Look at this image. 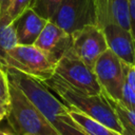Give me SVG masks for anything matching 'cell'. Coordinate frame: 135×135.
Listing matches in <instances>:
<instances>
[{
	"mask_svg": "<svg viewBox=\"0 0 135 135\" xmlns=\"http://www.w3.org/2000/svg\"><path fill=\"white\" fill-rule=\"evenodd\" d=\"M0 135H15L13 132H7V131H0Z\"/></svg>",
	"mask_w": 135,
	"mask_h": 135,
	"instance_id": "24",
	"label": "cell"
},
{
	"mask_svg": "<svg viewBox=\"0 0 135 135\" xmlns=\"http://www.w3.org/2000/svg\"><path fill=\"white\" fill-rule=\"evenodd\" d=\"M34 0H12L4 17L0 20L1 23L11 24L15 19H17L25 9L32 6Z\"/></svg>",
	"mask_w": 135,
	"mask_h": 135,
	"instance_id": "17",
	"label": "cell"
},
{
	"mask_svg": "<svg viewBox=\"0 0 135 135\" xmlns=\"http://www.w3.org/2000/svg\"><path fill=\"white\" fill-rule=\"evenodd\" d=\"M5 71L9 82L23 92L43 114L58 135H86L70 115L69 107L57 99L42 81L13 68H5Z\"/></svg>",
	"mask_w": 135,
	"mask_h": 135,
	"instance_id": "1",
	"label": "cell"
},
{
	"mask_svg": "<svg viewBox=\"0 0 135 135\" xmlns=\"http://www.w3.org/2000/svg\"><path fill=\"white\" fill-rule=\"evenodd\" d=\"M71 51L92 71L98 57L108 50L102 30L95 25H85L71 34Z\"/></svg>",
	"mask_w": 135,
	"mask_h": 135,
	"instance_id": "8",
	"label": "cell"
},
{
	"mask_svg": "<svg viewBox=\"0 0 135 135\" xmlns=\"http://www.w3.org/2000/svg\"><path fill=\"white\" fill-rule=\"evenodd\" d=\"M128 11L130 18L131 34L135 39V0H128Z\"/></svg>",
	"mask_w": 135,
	"mask_h": 135,
	"instance_id": "21",
	"label": "cell"
},
{
	"mask_svg": "<svg viewBox=\"0 0 135 135\" xmlns=\"http://www.w3.org/2000/svg\"><path fill=\"white\" fill-rule=\"evenodd\" d=\"M0 65H1V64H0Z\"/></svg>",
	"mask_w": 135,
	"mask_h": 135,
	"instance_id": "25",
	"label": "cell"
},
{
	"mask_svg": "<svg viewBox=\"0 0 135 135\" xmlns=\"http://www.w3.org/2000/svg\"><path fill=\"white\" fill-rule=\"evenodd\" d=\"M101 30L104 34L108 49L123 63L135 64V39L131 32L115 22L104 25Z\"/></svg>",
	"mask_w": 135,
	"mask_h": 135,
	"instance_id": "10",
	"label": "cell"
},
{
	"mask_svg": "<svg viewBox=\"0 0 135 135\" xmlns=\"http://www.w3.org/2000/svg\"><path fill=\"white\" fill-rule=\"evenodd\" d=\"M11 2L12 0H0V20H2V18L4 17Z\"/></svg>",
	"mask_w": 135,
	"mask_h": 135,
	"instance_id": "22",
	"label": "cell"
},
{
	"mask_svg": "<svg viewBox=\"0 0 135 135\" xmlns=\"http://www.w3.org/2000/svg\"><path fill=\"white\" fill-rule=\"evenodd\" d=\"M113 107L120 121L122 133L121 135H135V110H130L121 105L119 102L107 97Z\"/></svg>",
	"mask_w": 135,
	"mask_h": 135,
	"instance_id": "14",
	"label": "cell"
},
{
	"mask_svg": "<svg viewBox=\"0 0 135 135\" xmlns=\"http://www.w3.org/2000/svg\"><path fill=\"white\" fill-rule=\"evenodd\" d=\"M54 75L71 88L84 94H102L94 72L75 56L71 49L56 62Z\"/></svg>",
	"mask_w": 135,
	"mask_h": 135,
	"instance_id": "5",
	"label": "cell"
},
{
	"mask_svg": "<svg viewBox=\"0 0 135 135\" xmlns=\"http://www.w3.org/2000/svg\"><path fill=\"white\" fill-rule=\"evenodd\" d=\"M43 83L49 90L55 92L69 108L85 114L120 134L122 133L116 112L103 93L97 95L84 94L71 88L56 75H53L50 79L43 81Z\"/></svg>",
	"mask_w": 135,
	"mask_h": 135,
	"instance_id": "2",
	"label": "cell"
},
{
	"mask_svg": "<svg viewBox=\"0 0 135 135\" xmlns=\"http://www.w3.org/2000/svg\"><path fill=\"white\" fill-rule=\"evenodd\" d=\"M18 45V39L13 23L4 24L0 22V64L4 66L3 60L8 51Z\"/></svg>",
	"mask_w": 135,
	"mask_h": 135,
	"instance_id": "15",
	"label": "cell"
},
{
	"mask_svg": "<svg viewBox=\"0 0 135 135\" xmlns=\"http://www.w3.org/2000/svg\"><path fill=\"white\" fill-rule=\"evenodd\" d=\"M50 21L70 35L85 25H96L94 0H63Z\"/></svg>",
	"mask_w": 135,
	"mask_h": 135,
	"instance_id": "7",
	"label": "cell"
},
{
	"mask_svg": "<svg viewBox=\"0 0 135 135\" xmlns=\"http://www.w3.org/2000/svg\"><path fill=\"white\" fill-rule=\"evenodd\" d=\"M117 102L127 109L135 110V91L124 83L121 91V97Z\"/></svg>",
	"mask_w": 135,
	"mask_h": 135,
	"instance_id": "19",
	"label": "cell"
},
{
	"mask_svg": "<svg viewBox=\"0 0 135 135\" xmlns=\"http://www.w3.org/2000/svg\"><path fill=\"white\" fill-rule=\"evenodd\" d=\"M93 72L102 93L110 99L119 101L124 85L123 62L108 49L96 60Z\"/></svg>",
	"mask_w": 135,
	"mask_h": 135,
	"instance_id": "6",
	"label": "cell"
},
{
	"mask_svg": "<svg viewBox=\"0 0 135 135\" xmlns=\"http://www.w3.org/2000/svg\"><path fill=\"white\" fill-rule=\"evenodd\" d=\"M69 113L86 135H121L120 133L110 129L109 127L102 124L101 122L86 116L85 114L77 110L69 108Z\"/></svg>",
	"mask_w": 135,
	"mask_h": 135,
	"instance_id": "13",
	"label": "cell"
},
{
	"mask_svg": "<svg viewBox=\"0 0 135 135\" xmlns=\"http://www.w3.org/2000/svg\"><path fill=\"white\" fill-rule=\"evenodd\" d=\"M46 22L47 20L42 18L31 7L25 9L17 19L13 21L18 44L34 45Z\"/></svg>",
	"mask_w": 135,
	"mask_h": 135,
	"instance_id": "12",
	"label": "cell"
},
{
	"mask_svg": "<svg viewBox=\"0 0 135 135\" xmlns=\"http://www.w3.org/2000/svg\"><path fill=\"white\" fill-rule=\"evenodd\" d=\"M6 114H7V105L0 103V121L6 117Z\"/></svg>",
	"mask_w": 135,
	"mask_h": 135,
	"instance_id": "23",
	"label": "cell"
},
{
	"mask_svg": "<svg viewBox=\"0 0 135 135\" xmlns=\"http://www.w3.org/2000/svg\"><path fill=\"white\" fill-rule=\"evenodd\" d=\"M63 0H34L31 8L45 20L50 21Z\"/></svg>",
	"mask_w": 135,
	"mask_h": 135,
	"instance_id": "16",
	"label": "cell"
},
{
	"mask_svg": "<svg viewBox=\"0 0 135 135\" xmlns=\"http://www.w3.org/2000/svg\"><path fill=\"white\" fill-rule=\"evenodd\" d=\"M71 35L54 22L47 21L34 45L42 50L57 62L71 49Z\"/></svg>",
	"mask_w": 135,
	"mask_h": 135,
	"instance_id": "9",
	"label": "cell"
},
{
	"mask_svg": "<svg viewBox=\"0 0 135 135\" xmlns=\"http://www.w3.org/2000/svg\"><path fill=\"white\" fill-rule=\"evenodd\" d=\"M5 118L15 135H58L43 114L12 82Z\"/></svg>",
	"mask_w": 135,
	"mask_h": 135,
	"instance_id": "3",
	"label": "cell"
},
{
	"mask_svg": "<svg viewBox=\"0 0 135 135\" xmlns=\"http://www.w3.org/2000/svg\"><path fill=\"white\" fill-rule=\"evenodd\" d=\"M96 25L100 28L115 22L122 28L131 32L128 11V0H94Z\"/></svg>",
	"mask_w": 135,
	"mask_h": 135,
	"instance_id": "11",
	"label": "cell"
},
{
	"mask_svg": "<svg viewBox=\"0 0 135 135\" xmlns=\"http://www.w3.org/2000/svg\"><path fill=\"white\" fill-rule=\"evenodd\" d=\"M124 69V83L135 91V64L123 63Z\"/></svg>",
	"mask_w": 135,
	"mask_h": 135,
	"instance_id": "20",
	"label": "cell"
},
{
	"mask_svg": "<svg viewBox=\"0 0 135 135\" xmlns=\"http://www.w3.org/2000/svg\"><path fill=\"white\" fill-rule=\"evenodd\" d=\"M9 102V80L5 68L0 65V103L8 105Z\"/></svg>",
	"mask_w": 135,
	"mask_h": 135,
	"instance_id": "18",
	"label": "cell"
},
{
	"mask_svg": "<svg viewBox=\"0 0 135 135\" xmlns=\"http://www.w3.org/2000/svg\"><path fill=\"white\" fill-rule=\"evenodd\" d=\"M4 68H13L39 81H45L55 74L56 62L36 45H21L8 51L3 60Z\"/></svg>",
	"mask_w": 135,
	"mask_h": 135,
	"instance_id": "4",
	"label": "cell"
}]
</instances>
